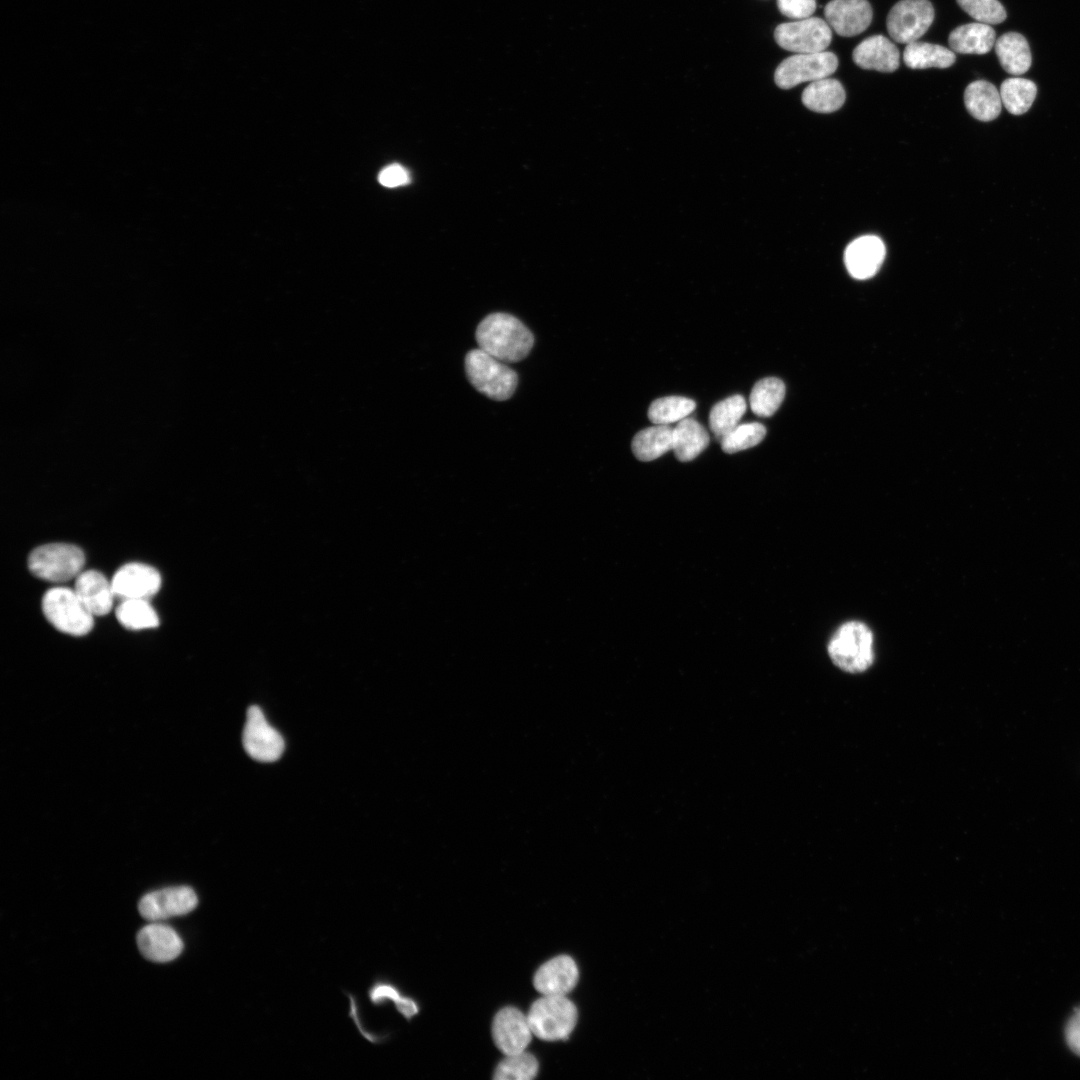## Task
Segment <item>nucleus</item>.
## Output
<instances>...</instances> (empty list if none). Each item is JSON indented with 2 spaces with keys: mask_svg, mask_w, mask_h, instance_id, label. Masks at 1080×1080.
Wrapping results in <instances>:
<instances>
[{
  "mask_svg": "<svg viewBox=\"0 0 1080 1080\" xmlns=\"http://www.w3.org/2000/svg\"><path fill=\"white\" fill-rule=\"evenodd\" d=\"M824 15L838 35L852 37L868 28L873 11L867 0H831L824 7Z\"/></svg>",
  "mask_w": 1080,
  "mask_h": 1080,
  "instance_id": "4468645a",
  "label": "nucleus"
},
{
  "mask_svg": "<svg viewBox=\"0 0 1080 1080\" xmlns=\"http://www.w3.org/2000/svg\"><path fill=\"white\" fill-rule=\"evenodd\" d=\"M116 617L120 624L129 630L155 628L159 618L148 600L129 599L120 602L116 608Z\"/></svg>",
  "mask_w": 1080,
  "mask_h": 1080,
  "instance_id": "c756f323",
  "label": "nucleus"
},
{
  "mask_svg": "<svg viewBox=\"0 0 1080 1080\" xmlns=\"http://www.w3.org/2000/svg\"><path fill=\"white\" fill-rule=\"evenodd\" d=\"M368 998L374 1006L393 1002L397 1011L407 1020H410L419 1011V1007L413 999L403 996L393 984L385 981H375L368 989Z\"/></svg>",
  "mask_w": 1080,
  "mask_h": 1080,
  "instance_id": "473e14b6",
  "label": "nucleus"
},
{
  "mask_svg": "<svg viewBox=\"0 0 1080 1080\" xmlns=\"http://www.w3.org/2000/svg\"><path fill=\"white\" fill-rule=\"evenodd\" d=\"M578 978L575 961L568 955H559L538 968L533 985L542 995L566 996L576 986Z\"/></svg>",
  "mask_w": 1080,
  "mask_h": 1080,
  "instance_id": "dca6fc26",
  "label": "nucleus"
},
{
  "mask_svg": "<svg viewBox=\"0 0 1080 1080\" xmlns=\"http://www.w3.org/2000/svg\"><path fill=\"white\" fill-rule=\"evenodd\" d=\"M934 8L929 0H900L889 11L886 27L898 43L917 41L931 26Z\"/></svg>",
  "mask_w": 1080,
  "mask_h": 1080,
  "instance_id": "1a4fd4ad",
  "label": "nucleus"
},
{
  "mask_svg": "<svg viewBox=\"0 0 1080 1080\" xmlns=\"http://www.w3.org/2000/svg\"><path fill=\"white\" fill-rule=\"evenodd\" d=\"M379 182L385 187H397L409 182L408 171L400 164H391L381 170L378 176Z\"/></svg>",
  "mask_w": 1080,
  "mask_h": 1080,
  "instance_id": "e433bc0d",
  "label": "nucleus"
},
{
  "mask_svg": "<svg viewBox=\"0 0 1080 1080\" xmlns=\"http://www.w3.org/2000/svg\"><path fill=\"white\" fill-rule=\"evenodd\" d=\"M785 396V384L776 377H766L755 383L750 393V406L760 417L772 416Z\"/></svg>",
  "mask_w": 1080,
  "mask_h": 1080,
  "instance_id": "cd10ccee",
  "label": "nucleus"
},
{
  "mask_svg": "<svg viewBox=\"0 0 1080 1080\" xmlns=\"http://www.w3.org/2000/svg\"><path fill=\"white\" fill-rule=\"evenodd\" d=\"M116 599L149 600L161 587L160 573L143 563H127L120 567L111 581Z\"/></svg>",
  "mask_w": 1080,
  "mask_h": 1080,
  "instance_id": "f8f14e48",
  "label": "nucleus"
},
{
  "mask_svg": "<svg viewBox=\"0 0 1080 1080\" xmlns=\"http://www.w3.org/2000/svg\"><path fill=\"white\" fill-rule=\"evenodd\" d=\"M696 403L682 396H667L654 400L648 409V418L654 424L668 425L686 418Z\"/></svg>",
  "mask_w": 1080,
  "mask_h": 1080,
  "instance_id": "7c9ffc66",
  "label": "nucleus"
},
{
  "mask_svg": "<svg viewBox=\"0 0 1080 1080\" xmlns=\"http://www.w3.org/2000/svg\"><path fill=\"white\" fill-rule=\"evenodd\" d=\"M995 31L985 23L973 22L958 26L951 31L948 43L953 52L961 54H985L995 44Z\"/></svg>",
  "mask_w": 1080,
  "mask_h": 1080,
  "instance_id": "aec40b11",
  "label": "nucleus"
},
{
  "mask_svg": "<svg viewBox=\"0 0 1080 1080\" xmlns=\"http://www.w3.org/2000/svg\"><path fill=\"white\" fill-rule=\"evenodd\" d=\"M532 1035L527 1015L515 1007L502 1008L493 1019L492 1037L504 1055L525 1051Z\"/></svg>",
  "mask_w": 1080,
  "mask_h": 1080,
  "instance_id": "ddd939ff",
  "label": "nucleus"
},
{
  "mask_svg": "<svg viewBox=\"0 0 1080 1080\" xmlns=\"http://www.w3.org/2000/svg\"><path fill=\"white\" fill-rule=\"evenodd\" d=\"M968 112L977 120L991 121L1001 112L1002 101L997 88L985 80L970 83L964 92Z\"/></svg>",
  "mask_w": 1080,
  "mask_h": 1080,
  "instance_id": "412c9836",
  "label": "nucleus"
},
{
  "mask_svg": "<svg viewBox=\"0 0 1080 1080\" xmlns=\"http://www.w3.org/2000/svg\"><path fill=\"white\" fill-rule=\"evenodd\" d=\"M766 435V428L758 422L738 424L721 440L725 453L733 454L759 444Z\"/></svg>",
  "mask_w": 1080,
  "mask_h": 1080,
  "instance_id": "72a5a7b5",
  "label": "nucleus"
},
{
  "mask_svg": "<svg viewBox=\"0 0 1080 1080\" xmlns=\"http://www.w3.org/2000/svg\"><path fill=\"white\" fill-rule=\"evenodd\" d=\"M1065 1036L1070 1049L1080 1056V1008L1075 1011L1068 1021Z\"/></svg>",
  "mask_w": 1080,
  "mask_h": 1080,
  "instance_id": "4c0bfd02",
  "label": "nucleus"
},
{
  "mask_svg": "<svg viewBox=\"0 0 1080 1080\" xmlns=\"http://www.w3.org/2000/svg\"><path fill=\"white\" fill-rule=\"evenodd\" d=\"M74 590L94 616H103L111 611L115 599L112 584L99 571L80 573Z\"/></svg>",
  "mask_w": 1080,
  "mask_h": 1080,
  "instance_id": "6ab92c4d",
  "label": "nucleus"
},
{
  "mask_svg": "<svg viewBox=\"0 0 1080 1080\" xmlns=\"http://www.w3.org/2000/svg\"><path fill=\"white\" fill-rule=\"evenodd\" d=\"M779 11L786 17L801 20L809 18L816 10L815 0H777Z\"/></svg>",
  "mask_w": 1080,
  "mask_h": 1080,
  "instance_id": "c9c22d12",
  "label": "nucleus"
},
{
  "mask_svg": "<svg viewBox=\"0 0 1080 1080\" xmlns=\"http://www.w3.org/2000/svg\"><path fill=\"white\" fill-rule=\"evenodd\" d=\"M837 67L838 58L832 52L795 54L778 65L774 82L781 89H790L803 82L827 78Z\"/></svg>",
  "mask_w": 1080,
  "mask_h": 1080,
  "instance_id": "6e6552de",
  "label": "nucleus"
},
{
  "mask_svg": "<svg viewBox=\"0 0 1080 1080\" xmlns=\"http://www.w3.org/2000/svg\"><path fill=\"white\" fill-rule=\"evenodd\" d=\"M137 946L141 954L153 962H169L183 950V941L177 932L158 921L152 922L138 932Z\"/></svg>",
  "mask_w": 1080,
  "mask_h": 1080,
  "instance_id": "2eb2a0df",
  "label": "nucleus"
},
{
  "mask_svg": "<svg viewBox=\"0 0 1080 1080\" xmlns=\"http://www.w3.org/2000/svg\"><path fill=\"white\" fill-rule=\"evenodd\" d=\"M962 10L977 22L999 24L1006 19V11L998 0H956Z\"/></svg>",
  "mask_w": 1080,
  "mask_h": 1080,
  "instance_id": "f704fd0d",
  "label": "nucleus"
},
{
  "mask_svg": "<svg viewBox=\"0 0 1080 1080\" xmlns=\"http://www.w3.org/2000/svg\"><path fill=\"white\" fill-rule=\"evenodd\" d=\"M846 94L842 84L833 78H823L811 82L802 93V103L808 109L819 113H831L845 102Z\"/></svg>",
  "mask_w": 1080,
  "mask_h": 1080,
  "instance_id": "5701e85b",
  "label": "nucleus"
},
{
  "mask_svg": "<svg viewBox=\"0 0 1080 1080\" xmlns=\"http://www.w3.org/2000/svg\"><path fill=\"white\" fill-rule=\"evenodd\" d=\"M776 43L796 54L823 52L831 43L832 31L826 21L809 17L781 23L774 31Z\"/></svg>",
  "mask_w": 1080,
  "mask_h": 1080,
  "instance_id": "0eeeda50",
  "label": "nucleus"
},
{
  "mask_svg": "<svg viewBox=\"0 0 1080 1080\" xmlns=\"http://www.w3.org/2000/svg\"><path fill=\"white\" fill-rule=\"evenodd\" d=\"M83 551L67 543H50L35 548L28 557L29 570L50 582H65L77 577L84 566Z\"/></svg>",
  "mask_w": 1080,
  "mask_h": 1080,
  "instance_id": "423d86ee",
  "label": "nucleus"
},
{
  "mask_svg": "<svg viewBox=\"0 0 1080 1080\" xmlns=\"http://www.w3.org/2000/svg\"><path fill=\"white\" fill-rule=\"evenodd\" d=\"M886 250L882 240L866 235L853 240L844 253V263L849 274L859 280L873 277L880 269Z\"/></svg>",
  "mask_w": 1080,
  "mask_h": 1080,
  "instance_id": "f3484780",
  "label": "nucleus"
},
{
  "mask_svg": "<svg viewBox=\"0 0 1080 1080\" xmlns=\"http://www.w3.org/2000/svg\"><path fill=\"white\" fill-rule=\"evenodd\" d=\"M828 654L843 671L859 673L867 670L874 660L871 630L859 621L844 623L831 637Z\"/></svg>",
  "mask_w": 1080,
  "mask_h": 1080,
  "instance_id": "7ed1b4c3",
  "label": "nucleus"
},
{
  "mask_svg": "<svg viewBox=\"0 0 1080 1080\" xmlns=\"http://www.w3.org/2000/svg\"><path fill=\"white\" fill-rule=\"evenodd\" d=\"M480 349L507 364L523 360L534 345V336L518 318L507 313H492L477 326Z\"/></svg>",
  "mask_w": 1080,
  "mask_h": 1080,
  "instance_id": "f257e3e1",
  "label": "nucleus"
},
{
  "mask_svg": "<svg viewBox=\"0 0 1080 1080\" xmlns=\"http://www.w3.org/2000/svg\"><path fill=\"white\" fill-rule=\"evenodd\" d=\"M706 429L694 418L686 417L673 428V451L681 462L695 459L709 444Z\"/></svg>",
  "mask_w": 1080,
  "mask_h": 1080,
  "instance_id": "4be33fe9",
  "label": "nucleus"
},
{
  "mask_svg": "<svg viewBox=\"0 0 1080 1080\" xmlns=\"http://www.w3.org/2000/svg\"><path fill=\"white\" fill-rule=\"evenodd\" d=\"M903 60L912 69L948 68L956 60L955 53L944 46L920 41L906 45Z\"/></svg>",
  "mask_w": 1080,
  "mask_h": 1080,
  "instance_id": "a878e982",
  "label": "nucleus"
},
{
  "mask_svg": "<svg viewBox=\"0 0 1080 1080\" xmlns=\"http://www.w3.org/2000/svg\"><path fill=\"white\" fill-rule=\"evenodd\" d=\"M465 371L473 387L493 400H507L517 388V373L480 348L466 354Z\"/></svg>",
  "mask_w": 1080,
  "mask_h": 1080,
  "instance_id": "f03ea898",
  "label": "nucleus"
},
{
  "mask_svg": "<svg viewBox=\"0 0 1080 1080\" xmlns=\"http://www.w3.org/2000/svg\"><path fill=\"white\" fill-rule=\"evenodd\" d=\"M46 619L59 631L73 635L88 634L93 627V614L75 590L65 587L49 589L42 599Z\"/></svg>",
  "mask_w": 1080,
  "mask_h": 1080,
  "instance_id": "39448f33",
  "label": "nucleus"
},
{
  "mask_svg": "<svg viewBox=\"0 0 1080 1080\" xmlns=\"http://www.w3.org/2000/svg\"><path fill=\"white\" fill-rule=\"evenodd\" d=\"M995 51L1002 68L1012 74H1024L1031 66V52L1025 37L1008 32L998 38Z\"/></svg>",
  "mask_w": 1080,
  "mask_h": 1080,
  "instance_id": "b1692460",
  "label": "nucleus"
},
{
  "mask_svg": "<svg viewBox=\"0 0 1080 1080\" xmlns=\"http://www.w3.org/2000/svg\"><path fill=\"white\" fill-rule=\"evenodd\" d=\"M854 63L862 69L893 72L899 67V50L883 35H873L859 43L852 53Z\"/></svg>",
  "mask_w": 1080,
  "mask_h": 1080,
  "instance_id": "a211bd4d",
  "label": "nucleus"
},
{
  "mask_svg": "<svg viewBox=\"0 0 1080 1080\" xmlns=\"http://www.w3.org/2000/svg\"><path fill=\"white\" fill-rule=\"evenodd\" d=\"M242 742L246 753L261 762L278 760L285 747L281 734L268 723L258 706L247 710Z\"/></svg>",
  "mask_w": 1080,
  "mask_h": 1080,
  "instance_id": "9d476101",
  "label": "nucleus"
},
{
  "mask_svg": "<svg viewBox=\"0 0 1080 1080\" xmlns=\"http://www.w3.org/2000/svg\"><path fill=\"white\" fill-rule=\"evenodd\" d=\"M539 1064L536 1057L525 1051L505 1055L497 1065L493 1078L497 1080H531L536 1077Z\"/></svg>",
  "mask_w": 1080,
  "mask_h": 1080,
  "instance_id": "2f4dec72",
  "label": "nucleus"
},
{
  "mask_svg": "<svg viewBox=\"0 0 1080 1080\" xmlns=\"http://www.w3.org/2000/svg\"><path fill=\"white\" fill-rule=\"evenodd\" d=\"M1037 94L1036 84L1025 78L1005 79L1000 87V97L1005 108L1014 115L1024 114L1029 110Z\"/></svg>",
  "mask_w": 1080,
  "mask_h": 1080,
  "instance_id": "c85d7f7f",
  "label": "nucleus"
},
{
  "mask_svg": "<svg viewBox=\"0 0 1080 1080\" xmlns=\"http://www.w3.org/2000/svg\"><path fill=\"white\" fill-rule=\"evenodd\" d=\"M577 1008L566 996L542 995L534 1001L527 1018L534 1036L545 1041L564 1040L577 1023Z\"/></svg>",
  "mask_w": 1080,
  "mask_h": 1080,
  "instance_id": "20e7f679",
  "label": "nucleus"
},
{
  "mask_svg": "<svg viewBox=\"0 0 1080 1080\" xmlns=\"http://www.w3.org/2000/svg\"><path fill=\"white\" fill-rule=\"evenodd\" d=\"M635 457L640 461H652L673 448V428L657 424L635 434L631 443Z\"/></svg>",
  "mask_w": 1080,
  "mask_h": 1080,
  "instance_id": "393cba45",
  "label": "nucleus"
},
{
  "mask_svg": "<svg viewBox=\"0 0 1080 1080\" xmlns=\"http://www.w3.org/2000/svg\"><path fill=\"white\" fill-rule=\"evenodd\" d=\"M746 400L742 395H732L716 403L709 414V427L718 441L730 433L746 411Z\"/></svg>",
  "mask_w": 1080,
  "mask_h": 1080,
  "instance_id": "bb28decb",
  "label": "nucleus"
},
{
  "mask_svg": "<svg viewBox=\"0 0 1080 1080\" xmlns=\"http://www.w3.org/2000/svg\"><path fill=\"white\" fill-rule=\"evenodd\" d=\"M197 905L198 897L191 887L176 886L144 895L139 901L138 910L143 918L156 922L188 914Z\"/></svg>",
  "mask_w": 1080,
  "mask_h": 1080,
  "instance_id": "9b49d317",
  "label": "nucleus"
}]
</instances>
